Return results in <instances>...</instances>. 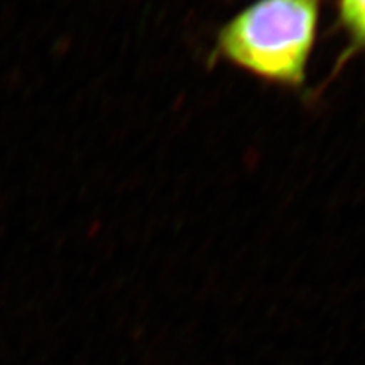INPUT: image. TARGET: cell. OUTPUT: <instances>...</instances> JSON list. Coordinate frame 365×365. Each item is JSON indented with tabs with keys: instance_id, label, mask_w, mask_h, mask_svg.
Returning <instances> with one entry per match:
<instances>
[{
	"instance_id": "6da1fadb",
	"label": "cell",
	"mask_w": 365,
	"mask_h": 365,
	"mask_svg": "<svg viewBox=\"0 0 365 365\" xmlns=\"http://www.w3.org/2000/svg\"><path fill=\"white\" fill-rule=\"evenodd\" d=\"M323 0H256L225 21L209 61L288 90L306 84Z\"/></svg>"
},
{
	"instance_id": "7a4b0ae2",
	"label": "cell",
	"mask_w": 365,
	"mask_h": 365,
	"mask_svg": "<svg viewBox=\"0 0 365 365\" xmlns=\"http://www.w3.org/2000/svg\"><path fill=\"white\" fill-rule=\"evenodd\" d=\"M336 26L346 38L344 51L336 61L334 75L353 56L365 52V0H334Z\"/></svg>"
}]
</instances>
